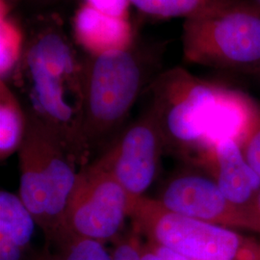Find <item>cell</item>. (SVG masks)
<instances>
[{
	"label": "cell",
	"mask_w": 260,
	"mask_h": 260,
	"mask_svg": "<svg viewBox=\"0 0 260 260\" xmlns=\"http://www.w3.org/2000/svg\"><path fill=\"white\" fill-rule=\"evenodd\" d=\"M10 5L1 1L0 16V76L9 81L19 63L24 43V33L9 17Z\"/></svg>",
	"instance_id": "cell-15"
},
{
	"label": "cell",
	"mask_w": 260,
	"mask_h": 260,
	"mask_svg": "<svg viewBox=\"0 0 260 260\" xmlns=\"http://www.w3.org/2000/svg\"><path fill=\"white\" fill-rule=\"evenodd\" d=\"M130 199L111 174L94 163L88 165L79 172L60 231L102 243L115 242L128 218Z\"/></svg>",
	"instance_id": "cell-7"
},
{
	"label": "cell",
	"mask_w": 260,
	"mask_h": 260,
	"mask_svg": "<svg viewBox=\"0 0 260 260\" xmlns=\"http://www.w3.org/2000/svg\"><path fill=\"white\" fill-rule=\"evenodd\" d=\"M251 213L252 219L256 225V230H257L256 233L260 234V192L254 202V205L251 208Z\"/></svg>",
	"instance_id": "cell-23"
},
{
	"label": "cell",
	"mask_w": 260,
	"mask_h": 260,
	"mask_svg": "<svg viewBox=\"0 0 260 260\" xmlns=\"http://www.w3.org/2000/svg\"><path fill=\"white\" fill-rule=\"evenodd\" d=\"M221 85L181 67L160 72L149 84L148 111L161 130L165 149L197 165L206 152L205 134Z\"/></svg>",
	"instance_id": "cell-5"
},
{
	"label": "cell",
	"mask_w": 260,
	"mask_h": 260,
	"mask_svg": "<svg viewBox=\"0 0 260 260\" xmlns=\"http://www.w3.org/2000/svg\"><path fill=\"white\" fill-rule=\"evenodd\" d=\"M226 0H129L142 13L157 19H189Z\"/></svg>",
	"instance_id": "cell-16"
},
{
	"label": "cell",
	"mask_w": 260,
	"mask_h": 260,
	"mask_svg": "<svg viewBox=\"0 0 260 260\" xmlns=\"http://www.w3.org/2000/svg\"><path fill=\"white\" fill-rule=\"evenodd\" d=\"M26 129V116L19 96L0 80V158L10 157L19 147Z\"/></svg>",
	"instance_id": "cell-13"
},
{
	"label": "cell",
	"mask_w": 260,
	"mask_h": 260,
	"mask_svg": "<svg viewBox=\"0 0 260 260\" xmlns=\"http://www.w3.org/2000/svg\"><path fill=\"white\" fill-rule=\"evenodd\" d=\"M169 210L206 223L256 233L251 213L233 205L212 177L184 174L174 177L157 199Z\"/></svg>",
	"instance_id": "cell-9"
},
{
	"label": "cell",
	"mask_w": 260,
	"mask_h": 260,
	"mask_svg": "<svg viewBox=\"0 0 260 260\" xmlns=\"http://www.w3.org/2000/svg\"><path fill=\"white\" fill-rule=\"evenodd\" d=\"M85 4L105 15L118 19H127L129 0H84Z\"/></svg>",
	"instance_id": "cell-19"
},
{
	"label": "cell",
	"mask_w": 260,
	"mask_h": 260,
	"mask_svg": "<svg viewBox=\"0 0 260 260\" xmlns=\"http://www.w3.org/2000/svg\"><path fill=\"white\" fill-rule=\"evenodd\" d=\"M161 55L160 47L135 41L124 49L83 58L81 134L89 151L126 120L141 93L160 73Z\"/></svg>",
	"instance_id": "cell-2"
},
{
	"label": "cell",
	"mask_w": 260,
	"mask_h": 260,
	"mask_svg": "<svg viewBox=\"0 0 260 260\" xmlns=\"http://www.w3.org/2000/svg\"><path fill=\"white\" fill-rule=\"evenodd\" d=\"M24 252L14 243L0 237V260H22Z\"/></svg>",
	"instance_id": "cell-21"
},
{
	"label": "cell",
	"mask_w": 260,
	"mask_h": 260,
	"mask_svg": "<svg viewBox=\"0 0 260 260\" xmlns=\"http://www.w3.org/2000/svg\"><path fill=\"white\" fill-rule=\"evenodd\" d=\"M82 74L83 59L62 20L51 15L30 23L19 63L7 81L22 94L25 114L54 130L77 163L89 154L81 134Z\"/></svg>",
	"instance_id": "cell-1"
},
{
	"label": "cell",
	"mask_w": 260,
	"mask_h": 260,
	"mask_svg": "<svg viewBox=\"0 0 260 260\" xmlns=\"http://www.w3.org/2000/svg\"><path fill=\"white\" fill-rule=\"evenodd\" d=\"M36 225L35 218L19 196L2 190L0 193V237L26 251Z\"/></svg>",
	"instance_id": "cell-14"
},
{
	"label": "cell",
	"mask_w": 260,
	"mask_h": 260,
	"mask_svg": "<svg viewBox=\"0 0 260 260\" xmlns=\"http://www.w3.org/2000/svg\"><path fill=\"white\" fill-rule=\"evenodd\" d=\"M259 121L257 103L247 93L221 85L205 134L207 151L225 140L241 147Z\"/></svg>",
	"instance_id": "cell-11"
},
{
	"label": "cell",
	"mask_w": 260,
	"mask_h": 260,
	"mask_svg": "<svg viewBox=\"0 0 260 260\" xmlns=\"http://www.w3.org/2000/svg\"><path fill=\"white\" fill-rule=\"evenodd\" d=\"M19 147V198L46 236L47 244L62 226L79 172L61 137L43 121L25 114Z\"/></svg>",
	"instance_id": "cell-3"
},
{
	"label": "cell",
	"mask_w": 260,
	"mask_h": 260,
	"mask_svg": "<svg viewBox=\"0 0 260 260\" xmlns=\"http://www.w3.org/2000/svg\"><path fill=\"white\" fill-rule=\"evenodd\" d=\"M32 260H60V258L57 255L51 254L50 251L48 250V248L47 247L45 251L41 252L40 254L36 255Z\"/></svg>",
	"instance_id": "cell-24"
},
{
	"label": "cell",
	"mask_w": 260,
	"mask_h": 260,
	"mask_svg": "<svg viewBox=\"0 0 260 260\" xmlns=\"http://www.w3.org/2000/svg\"><path fill=\"white\" fill-rule=\"evenodd\" d=\"M141 235L133 230L127 235L120 236L115 241L113 255L115 260H140Z\"/></svg>",
	"instance_id": "cell-18"
},
{
	"label": "cell",
	"mask_w": 260,
	"mask_h": 260,
	"mask_svg": "<svg viewBox=\"0 0 260 260\" xmlns=\"http://www.w3.org/2000/svg\"><path fill=\"white\" fill-rule=\"evenodd\" d=\"M41 2H46V3H51V2H57L58 0H39Z\"/></svg>",
	"instance_id": "cell-25"
},
{
	"label": "cell",
	"mask_w": 260,
	"mask_h": 260,
	"mask_svg": "<svg viewBox=\"0 0 260 260\" xmlns=\"http://www.w3.org/2000/svg\"><path fill=\"white\" fill-rule=\"evenodd\" d=\"M186 63L242 73H260V8L226 0L182 25Z\"/></svg>",
	"instance_id": "cell-4"
},
{
	"label": "cell",
	"mask_w": 260,
	"mask_h": 260,
	"mask_svg": "<svg viewBox=\"0 0 260 260\" xmlns=\"http://www.w3.org/2000/svg\"><path fill=\"white\" fill-rule=\"evenodd\" d=\"M197 166L210 173L223 196L233 205L251 213L259 194L260 177L247 162L238 143L233 140L218 143Z\"/></svg>",
	"instance_id": "cell-10"
},
{
	"label": "cell",
	"mask_w": 260,
	"mask_h": 260,
	"mask_svg": "<svg viewBox=\"0 0 260 260\" xmlns=\"http://www.w3.org/2000/svg\"><path fill=\"white\" fill-rule=\"evenodd\" d=\"M73 35L75 43L91 56L124 49L136 41L128 19L110 17L85 3L75 12Z\"/></svg>",
	"instance_id": "cell-12"
},
{
	"label": "cell",
	"mask_w": 260,
	"mask_h": 260,
	"mask_svg": "<svg viewBox=\"0 0 260 260\" xmlns=\"http://www.w3.org/2000/svg\"><path fill=\"white\" fill-rule=\"evenodd\" d=\"M103 244L63 230L47 244V247H56L60 260H115L113 253L107 251Z\"/></svg>",
	"instance_id": "cell-17"
},
{
	"label": "cell",
	"mask_w": 260,
	"mask_h": 260,
	"mask_svg": "<svg viewBox=\"0 0 260 260\" xmlns=\"http://www.w3.org/2000/svg\"><path fill=\"white\" fill-rule=\"evenodd\" d=\"M241 149L247 162L260 177V121L242 145Z\"/></svg>",
	"instance_id": "cell-20"
},
{
	"label": "cell",
	"mask_w": 260,
	"mask_h": 260,
	"mask_svg": "<svg viewBox=\"0 0 260 260\" xmlns=\"http://www.w3.org/2000/svg\"><path fill=\"white\" fill-rule=\"evenodd\" d=\"M128 218L148 242L190 259L260 260V242L234 229L173 212L155 199L131 197Z\"/></svg>",
	"instance_id": "cell-6"
},
{
	"label": "cell",
	"mask_w": 260,
	"mask_h": 260,
	"mask_svg": "<svg viewBox=\"0 0 260 260\" xmlns=\"http://www.w3.org/2000/svg\"><path fill=\"white\" fill-rule=\"evenodd\" d=\"M140 260H162L157 254L152 251L147 243L143 244L141 246L140 250Z\"/></svg>",
	"instance_id": "cell-22"
},
{
	"label": "cell",
	"mask_w": 260,
	"mask_h": 260,
	"mask_svg": "<svg viewBox=\"0 0 260 260\" xmlns=\"http://www.w3.org/2000/svg\"><path fill=\"white\" fill-rule=\"evenodd\" d=\"M164 150L161 130L147 111L93 163L111 174L130 197H141L157 177Z\"/></svg>",
	"instance_id": "cell-8"
}]
</instances>
